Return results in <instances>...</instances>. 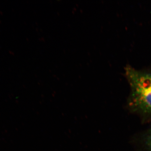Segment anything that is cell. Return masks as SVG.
Segmentation results:
<instances>
[{
    "label": "cell",
    "instance_id": "2",
    "mask_svg": "<svg viewBox=\"0 0 151 151\" xmlns=\"http://www.w3.org/2000/svg\"><path fill=\"white\" fill-rule=\"evenodd\" d=\"M146 143L149 150L151 151V132L146 138Z\"/></svg>",
    "mask_w": 151,
    "mask_h": 151
},
{
    "label": "cell",
    "instance_id": "1",
    "mask_svg": "<svg viewBox=\"0 0 151 151\" xmlns=\"http://www.w3.org/2000/svg\"><path fill=\"white\" fill-rule=\"evenodd\" d=\"M131 88L129 104L133 111L151 114V71L138 70L130 65L125 68Z\"/></svg>",
    "mask_w": 151,
    "mask_h": 151
}]
</instances>
